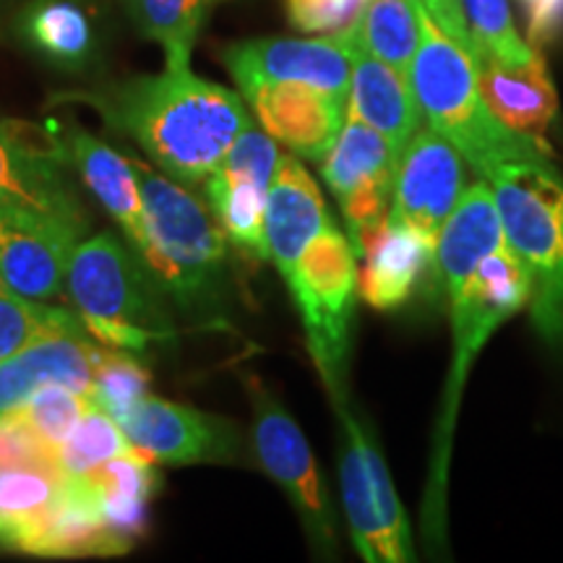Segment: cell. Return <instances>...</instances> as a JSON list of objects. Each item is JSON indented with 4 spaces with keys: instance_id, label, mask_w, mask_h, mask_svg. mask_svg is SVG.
I'll list each match as a JSON object with an SVG mask.
<instances>
[{
    "instance_id": "obj_1",
    "label": "cell",
    "mask_w": 563,
    "mask_h": 563,
    "mask_svg": "<svg viewBox=\"0 0 563 563\" xmlns=\"http://www.w3.org/2000/svg\"><path fill=\"white\" fill-rule=\"evenodd\" d=\"M433 264L452 313V361L433 428L420 522L426 543L439 548L446 538L449 464L464 384L490 336L530 302V277L506 243L488 180L464 188L435 241Z\"/></svg>"
},
{
    "instance_id": "obj_2",
    "label": "cell",
    "mask_w": 563,
    "mask_h": 563,
    "mask_svg": "<svg viewBox=\"0 0 563 563\" xmlns=\"http://www.w3.org/2000/svg\"><path fill=\"white\" fill-rule=\"evenodd\" d=\"M58 104H87L110 131L136 141L159 173L186 188L203 183L253 118L243 97L201 79L191 66L55 95Z\"/></svg>"
},
{
    "instance_id": "obj_3",
    "label": "cell",
    "mask_w": 563,
    "mask_h": 563,
    "mask_svg": "<svg viewBox=\"0 0 563 563\" xmlns=\"http://www.w3.org/2000/svg\"><path fill=\"white\" fill-rule=\"evenodd\" d=\"M144 196L150 249L144 264L167 302L201 327L224 323L232 306L228 238L191 188L131 159Z\"/></svg>"
},
{
    "instance_id": "obj_4",
    "label": "cell",
    "mask_w": 563,
    "mask_h": 563,
    "mask_svg": "<svg viewBox=\"0 0 563 563\" xmlns=\"http://www.w3.org/2000/svg\"><path fill=\"white\" fill-rule=\"evenodd\" d=\"M66 298L91 340L144 355L178 340L167 298L141 256L115 232L84 238L70 253Z\"/></svg>"
},
{
    "instance_id": "obj_5",
    "label": "cell",
    "mask_w": 563,
    "mask_h": 563,
    "mask_svg": "<svg viewBox=\"0 0 563 563\" xmlns=\"http://www.w3.org/2000/svg\"><path fill=\"white\" fill-rule=\"evenodd\" d=\"M410 84L422 121L452 141L481 180H488L506 162L551 154L493 115L477 87L475 58L435 24L428 9H422V37Z\"/></svg>"
},
{
    "instance_id": "obj_6",
    "label": "cell",
    "mask_w": 563,
    "mask_h": 563,
    "mask_svg": "<svg viewBox=\"0 0 563 563\" xmlns=\"http://www.w3.org/2000/svg\"><path fill=\"white\" fill-rule=\"evenodd\" d=\"M488 183L506 243L530 277L534 332L563 352V175L540 154L506 162Z\"/></svg>"
},
{
    "instance_id": "obj_7",
    "label": "cell",
    "mask_w": 563,
    "mask_h": 563,
    "mask_svg": "<svg viewBox=\"0 0 563 563\" xmlns=\"http://www.w3.org/2000/svg\"><path fill=\"white\" fill-rule=\"evenodd\" d=\"M313 365L332 402L347 399V371L352 352V319L357 298V256L347 232L334 220L302 251L285 277Z\"/></svg>"
},
{
    "instance_id": "obj_8",
    "label": "cell",
    "mask_w": 563,
    "mask_h": 563,
    "mask_svg": "<svg viewBox=\"0 0 563 563\" xmlns=\"http://www.w3.org/2000/svg\"><path fill=\"white\" fill-rule=\"evenodd\" d=\"M340 422V496L357 553L368 563H407L418 559L412 527L394 488L382 449L365 431L347 399H336Z\"/></svg>"
},
{
    "instance_id": "obj_9",
    "label": "cell",
    "mask_w": 563,
    "mask_h": 563,
    "mask_svg": "<svg viewBox=\"0 0 563 563\" xmlns=\"http://www.w3.org/2000/svg\"><path fill=\"white\" fill-rule=\"evenodd\" d=\"M245 391L253 407V460L269 481L285 490L287 501L308 534V543L319 553L334 555L336 514L311 443L292 415L266 389L262 378L245 376Z\"/></svg>"
},
{
    "instance_id": "obj_10",
    "label": "cell",
    "mask_w": 563,
    "mask_h": 563,
    "mask_svg": "<svg viewBox=\"0 0 563 563\" xmlns=\"http://www.w3.org/2000/svg\"><path fill=\"white\" fill-rule=\"evenodd\" d=\"M397 162L399 154L382 133L350 115L321 159V175L340 203L357 262L371 238L389 220Z\"/></svg>"
},
{
    "instance_id": "obj_11",
    "label": "cell",
    "mask_w": 563,
    "mask_h": 563,
    "mask_svg": "<svg viewBox=\"0 0 563 563\" xmlns=\"http://www.w3.org/2000/svg\"><path fill=\"white\" fill-rule=\"evenodd\" d=\"M58 131L0 118V211H32L89 224Z\"/></svg>"
},
{
    "instance_id": "obj_12",
    "label": "cell",
    "mask_w": 563,
    "mask_h": 563,
    "mask_svg": "<svg viewBox=\"0 0 563 563\" xmlns=\"http://www.w3.org/2000/svg\"><path fill=\"white\" fill-rule=\"evenodd\" d=\"M118 422L129 435L133 452L165 467L241 464L245 460L238 422L191 405L146 394Z\"/></svg>"
},
{
    "instance_id": "obj_13",
    "label": "cell",
    "mask_w": 563,
    "mask_h": 563,
    "mask_svg": "<svg viewBox=\"0 0 563 563\" xmlns=\"http://www.w3.org/2000/svg\"><path fill=\"white\" fill-rule=\"evenodd\" d=\"M279 154L277 141L251 125L203 183L209 209L224 238L253 262H269L264 235L266 196Z\"/></svg>"
},
{
    "instance_id": "obj_14",
    "label": "cell",
    "mask_w": 563,
    "mask_h": 563,
    "mask_svg": "<svg viewBox=\"0 0 563 563\" xmlns=\"http://www.w3.org/2000/svg\"><path fill=\"white\" fill-rule=\"evenodd\" d=\"M352 47L344 32L327 37H262L230 45L224 66L245 97L266 84H308L347 100L352 76Z\"/></svg>"
},
{
    "instance_id": "obj_15",
    "label": "cell",
    "mask_w": 563,
    "mask_h": 563,
    "mask_svg": "<svg viewBox=\"0 0 563 563\" xmlns=\"http://www.w3.org/2000/svg\"><path fill=\"white\" fill-rule=\"evenodd\" d=\"M464 175L467 162L452 141L435 133L431 125H420L399 154L389 217L407 224L435 249L443 224L467 188Z\"/></svg>"
},
{
    "instance_id": "obj_16",
    "label": "cell",
    "mask_w": 563,
    "mask_h": 563,
    "mask_svg": "<svg viewBox=\"0 0 563 563\" xmlns=\"http://www.w3.org/2000/svg\"><path fill=\"white\" fill-rule=\"evenodd\" d=\"M11 26L21 51L60 74H89L108 53V0H24Z\"/></svg>"
},
{
    "instance_id": "obj_17",
    "label": "cell",
    "mask_w": 563,
    "mask_h": 563,
    "mask_svg": "<svg viewBox=\"0 0 563 563\" xmlns=\"http://www.w3.org/2000/svg\"><path fill=\"white\" fill-rule=\"evenodd\" d=\"M89 224L32 211H0V277L40 302L66 298L70 253Z\"/></svg>"
},
{
    "instance_id": "obj_18",
    "label": "cell",
    "mask_w": 563,
    "mask_h": 563,
    "mask_svg": "<svg viewBox=\"0 0 563 563\" xmlns=\"http://www.w3.org/2000/svg\"><path fill=\"white\" fill-rule=\"evenodd\" d=\"M245 100L277 144L311 162L327 157L347 121V100L308 84H266Z\"/></svg>"
},
{
    "instance_id": "obj_19",
    "label": "cell",
    "mask_w": 563,
    "mask_h": 563,
    "mask_svg": "<svg viewBox=\"0 0 563 563\" xmlns=\"http://www.w3.org/2000/svg\"><path fill=\"white\" fill-rule=\"evenodd\" d=\"M63 154H66L70 170L87 191L102 203L110 220H115L123 232V241L139 253L144 262L150 249V230H146L144 196L133 170V162L112 150L108 141L91 136L84 129L58 131Z\"/></svg>"
},
{
    "instance_id": "obj_20",
    "label": "cell",
    "mask_w": 563,
    "mask_h": 563,
    "mask_svg": "<svg viewBox=\"0 0 563 563\" xmlns=\"http://www.w3.org/2000/svg\"><path fill=\"white\" fill-rule=\"evenodd\" d=\"M332 222L319 183L311 178L298 154H279L269 196H266L264 235L269 262L285 279L302 251Z\"/></svg>"
},
{
    "instance_id": "obj_21",
    "label": "cell",
    "mask_w": 563,
    "mask_h": 563,
    "mask_svg": "<svg viewBox=\"0 0 563 563\" xmlns=\"http://www.w3.org/2000/svg\"><path fill=\"white\" fill-rule=\"evenodd\" d=\"M100 342L89 334H55L0 361V415L16 410L45 384L87 394Z\"/></svg>"
},
{
    "instance_id": "obj_22",
    "label": "cell",
    "mask_w": 563,
    "mask_h": 563,
    "mask_svg": "<svg viewBox=\"0 0 563 563\" xmlns=\"http://www.w3.org/2000/svg\"><path fill=\"white\" fill-rule=\"evenodd\" d=\"M477 87L493 115L519 136L534 141L548 152L545 136L551 129L559 97L540 55L530 66H506L493 58L475 60Z\"/></svg>"
},
{
    "instance_id": "obj_23",
    "label": "cell",
    "mask_w": 563,
    "mask_h": 563,
    "mask_svg": "<svg viewBox=\"0 0 563 563\" xmlns=\"http://www.w3.org/2000/svg\"><path fill=\"white\" fill-rule=\"evenodd\" d=\"M347 115L376 129L397 154H402L422 123L410 76L357 47L352 55Z\"/></svg>"
},
{
    "instance_id": "obj_24",
    "label": "cell",
    "mask_w": 563,
    "mask_h": 563,
    "mask_svg": "<svg viewBox=\"0 0 563 563\" xmlns=\"http://www.w3.org/2000/svg\"><path fill=\"white\" fill-rule=\"evenodd\" d=\"M433 251L426 238L389 217L365 245L363 269H357V295L376 311L402 306L433 262Z\"/></svg>"
},
{
    "instance_id": "obj_25",
    "label": "cell",
    "mask_w": 563,
    "mask_h": 563,
    "mask_svg": "<svg viewBox=\"0 0 563 563\" xmlns=\"http://www.w3.org/2000/svg\"><path fill=\"white\" fill-rule=\"evenodd\" d=\"M104 532L118 551L129 553L150 527V501L157 490V464L139 452L115 456L87 473Z\"/></svg>"
},
{
    "instance_id": "obj_26",
    "label": "cell",
    "mask_w": 563,
    "mask_h": 563,
    "mask_svg": "<svg viewBox=\"0 0 563 563\" xmlns=\"http://www.w3.org/2000/svg\"><path fill=\"white\" fill-rule=\"evenodd\" d=\"M68 475L53 460L0 464V548L30 555L66 490Z\"/></svg>"
},
{
    "instance_id": "obj_27",
    "label": "cell",
    "mask_w": 563,
    "mask_h": 563,
    "mask_svg": "<svg viewBox=\"0 0 563 563\" xmlns=\"http://www.w3.org/2000/svg\"><path fill=\"white\" fill-rule=\"evenodd\" d=\"M422 0H365L344 34L357 51L410 76L422 37Z\"/></svg>"
},
{
    "instance_id": "obj_28",
    "label": "cell",
    "mask_w": 563,
    "mask_h": 563,
    "mask_svg": "<svg viewBox=\"0 0 563 563\" xmlns=\"http://www.w3.org/2000/svg\"><path fill=\"white\" fill-rule=\"evenodd\" d=\"M121 3L141 37L162 47L167 68H188L203 24L228 0H121Z\"/></svg>"
},
{
    "instance_id": "obj_29",
    "label": "cell",
    "mask_w": 563,
    "mask_h": 563,
    "mask_svg": "<svg viewBox=\"0 0 563 563\" xmlns=\"http://www.w3.org/2000/svg\"><path fill=\"white\" fill-rule=\"evenodd\" d=\"M55 334H89L79 313L26 298L0 277V361Z\"/></svg>"
},
{
    "instance_id": "obj_30",
    "label": "cell",
    "mask_w": 563,
    "mask_h": 563,
    "mask_svg": "<svg viewBox=\"0 0 563 563\" xmlns=\"http://www.w3.org/2000/svg\"><path fill=\"white\" fill-rule=\"evenodd\" d=\"M460 11L473 40V58H493L506 66H530L540 58L530 42L519 37L506 0H460Z\"/></svg>"
},
{
    "instance_id": "obj_31",
    "label": "cell",
    "mask_w": 563,
    "mask_h": 563,
    "mask_svg": "<svg viewBox=\"0 0 563 563\" xmlns=\"http://www.w3.org/2000/svg\"><path fill=\"white\" fill-rule=\"evenodd\" d=\"M150 389L152 373L139 361V355L129 350L104 347V344L97 347L89 389V402L97 410L121 420L139 399L150 394Z\"/></svg>"
},
{
    "instance_id": "obj_32",
    "label": "cell",
    "mask_w": 563,
    "mask_h": 563,
    "mask_svg": "<svg viewBox=\"0 0 563 563\" xmlns=\"http://www.w3.org/2000/svg\"><path fill=\"white\" fill-rule=\"evenodd\" d=\"M131 452L133 446L129 435L123 433L121 422L91 405L84 418L76 422L68 441L58 449V467L66 475H87L102 467L104 462Z\"/></svg>"
},
{
    "instance_id": "obj_33",
    "label": "cell",
    "mask_w": 563,
    "mask_h": 563,
    "mask_svg": "<svg viewBox=\"0 0 563 563\" xmlns=\"http://www.w3.org/2000/svg\"><path fill=\"white\" fill-rule=\"evenodd\" d=\"M91 407L87 394H79L63 384H45L26 399L24 405L11 410L16 418L24 422L37 439L45 443L47 449L58 460V449L68 441L74 433L76 422L84 418Z\"/></svg>"
},
{
    "instance_id": "obj_34",
    "label": "cell",
    "mask_w": 563,
    "mask_h": 563,
    "mask_svg": "<svg viewBox=\"0 0 563 563\" xmlns=\"http://www.w3.org/2000/svg\"><path fill=\"white\" fill-rule=\"evenodd\" d=\"M363 5L365 0H287L292 24L300 32L319 34L344 32L363 11Z\"/></svg>"
},
{
    "instance_id": "obj_35",
    "label": "cell",
    "mask_w": 563,
    "mask_h": 563,
    "mask_svg": "<svg viewBox=\"0 0 563 563\" xmlns=\"http://www.w3.org/2000/svg\"><path fill=\"white\" fill-rule=\"evenodd\" d=\"M527 13V37L532 47L545 45L563 32V0H519Z\"/></svg>"
},
{
    "instance_id": "obj_36",
    "label": "cell",
    "mask_w": 563,
    "mask_h": 563,
    "mask_svg": "<svg viewBox=\"0 0 563 563\" xmlns=\"http://www.w3.org/2000/svg\"><path fill=\"white\" fill-rule=\"evenodd\" d=\"M428 13L435 19V24L441 26L449 37L460 42L464 51H470L473 55V40H470L467 24H464L462 11H460V0H422Z\"/></svg>"
}]
</instances>
